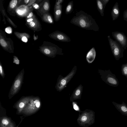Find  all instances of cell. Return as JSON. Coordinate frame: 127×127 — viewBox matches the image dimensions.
<instances>
[{
    "instance_id": "6da1fadb",
    "label": "cell",
    "mask_w": 127,
    "mask_h": 127,
    "mask_svg": "<svg viewBox=\"0 0 127 127\" xmlns=\"http://www.w3.org/2000/svg\"><path fill=\"white\" fill-rule=\"evenodd\" d=\"M70 22L83 29L95 32L99 30V28L95 20L91 15L82 10L76 13Z\"/></svg>"
},
{
    "instance_id": "7a4b0ae2",
    "label": "cell",
    "mask_w": 127,
    "mask_h": 127,
    "mask_svg": "<svg viewBox=\"0 0 127 127\" xmlns=\"http://www.w3.org/2000/svg\"><path fill=\"white\" fill-rule=\"evenodd\" d=\"M95 113L92 110L86 109L80 112L77 120L79 125L83 127H88L95 122Z\"/></svg>"
},
{
    "instance_id": "3957f363",
    "label": "cell",
    "mask_w": 127,
    "mask_h": 127,
    "mask_svg": "<svg viewBox=\"0 0 127 127\" xmlns=\"http://www.w3.org/2000/svg\"><path fill=\"white\" fill-rule=\"evenodd\" d=\"M107 38L112 54L115 60L118 61L123 57L124 50L118 41L113 40L110 35Z\"/></svg>"
},
{
    "instance_id": "277c9868",
    "label": "cell",
    "mask_w": 127,
    "mask_h": 127,
    "mask_svg": "<svg viewBox=\"0 0 127 127\" xmlns=\"http://www.w3.org/2000/svg\"><path fill=\"white\" fill-rule=\"evenodd\" d=\"M24 70L23 69L16 76L9 93L8 97L11 98L16 94L20 90L23 80Z\"/></svg>"
},
{
    "instance_id": "5b68a950",
    "label": "cell",
    "mask_w": 127,
    "mask_h": 127,
    "mask_svg": "<svg viewBox=\"0 0 127 127\" xmlns=\"http://www.w3.org/2000/svg\"><path fill=\"white\" fill-rule=\"evenodd\" d=\"M101 74L103 80L109 85L113 87H117L119 85V82L117 78L110 70L102 71Z\"/></svg>"
},
{
    "instance_id": "8992f818",
    "label": "cell",
    "mask_w": 127,
    "mask_h": 127,
    "mask_svg": "<svg viewBox=\"0 0 127 127\" xmlns=\"http://www.w3.org/2000/svg\"><path fill=\"white\" fill-rule=\"evenodd\" d=\"M40 98L38 97H33L29 103L24 109L25 112L32 113L37 110L41 106Z\"/></svg>"
},
{
    "instance_id": "52a82bcc",
    "label": "cell",
    "mask_w": 127,
    "mask_h": 127,
    "mask_svg": "<svg viewBox=\"0 0 127 127\" xmlns=\"http://www.w3.org/2000/svg\"><path fill=\"white\" fill-rule=\"evenodd\" d=\"M114 38L122 46L124 49L126 50L127 47V37L123 32L115 31L112 32Z\"/></svg>"
},
{
    "instance_id": "ba28073f",
    "label": "cell",
    "mask_w": 127,
    "mask_h": 127,
    "mask_svg": "<svg viewBox=\"0 0 127 127\" xmlns=\"http://www.w3.org/2000/svg\"><path fill=\"white\" fill-rule=\"evenodd\" d=\"M52 36L54 39L60 41L68 42L71 41L70 37L66 34L59 31L55 32Z\"/></svg>"
},
{
    "instance_id": "9c48e42d",
    "label": "cell",
    "mask_w": 127,
    "mask_h": 127,
    "mask_svg": "<svg viewBox=\"0 0 127 127\" xmlns=\"http://www.w3.org/2000/svg\"><path fill=\"white\" fill-rule=\"evenodd\" d=\"M32 96L24 97L21 98L16 103L15 106L20 112L24 109L29 103Z\"/></svg>"
},
{
    "instance_id": "30bf717a",
    "label": "cell",
    "mask_w": 127,
    "mask_h": 127,
    "mask_svg": "<svg viewBox=\"0 0 127 127\" xmlns=\"http://www.w3.org/2000/svg\"><path fill=\"white\" fill-rule=\"evenodd\" d=\"M112 103L122 115L127 116V105L123 101L121 104L114 101L112 102Z\"/></svg>"
},
{
    "instance_id": "8fae6325",
    "label": "cell",
    "mask_w": 127,
    "mask_h": 127,
    "mask_svg": "<svg viewBox=\"0 0 127 127\" xmlns=\"http://www.w3.org/2000/svg\"><path fill=\"white\" fill-rule=\"evenodd\" d=\"M120 14V10L119 7L118 3L116 2L113 7L111 11V16L113 21L117 19L119 16Z\"/></svg>"
},
{
    "instance_id": "7c38bea8",
    "label": "cell",
    "mask_w": 127,
    "mask_h": 127,
    "mask_svg": "<svg viewBox=\"0 0 127 127\" xmlns=\"http://www.w3.org/2000/svg\"><path fill=\"white\" fill-rule=\"evenodd\" d=\"M96 55V52L94 47L92 48L87 53L86 58L87 62L92 63L94 60Z\"/></svg>"
},
{
    "instance_id": "4fadbf2b",
    "label": "cell",
    "mask_w": 127,
    "mask_h": 127,
    "mask_svg": "<svg viewBox=\"0 0 127 127\" xmlns=\"http://www.w3.org/2000/svg\"><path fill=\"white\" fill-rule=\"evenodd\" d=\"M55 20L58 21L60 19L62 13V5H55Z\"/></svg>"
},
{
    "instance_id": "5bb4252c",
    "label": "cell",
    "mask_w": 127,
    "mask_h": 127,
    "mask_svg": "<svg viewBox=\"0 0 127 127\" xmlns=\"http://www.w3.org/2000/svg\"><path fill=\"white\" fill-rule=\"evenodd\" d=\"M97 8L98 10L102 16H104V9L103 4L100 0L96 1Z\"/></svg>"
},
{
    "instance_id": "9a60e30c",
    "label": "cell",
    "mask_w": 127,
    "mask_h": 127,
    "mask_svg": "<svg viewBox=\"0 0 127 127\" xmlns=\"http://www.w3.org/2000/svg\"><path fill=\"white\" fill-rule=\"evenodd\" d=\"M73 10V1H70L67 5L65 11V13L68 14L71 13Z\"/></svg>"
},
{
    "instance_id": "2e32d148",
    "label": "cell",
    "mask_w": 127,
    "mask_h": 127,
    "mask_svg": "<svg viewBox=\"0 0 127 127\" xmlns=\"http://www.w3.org/2000/svg\"><path fill=\"white\" fill-rule=\"evenodd\" d=\"M121 71L122 75L127 78V62L122 64L121 67Z\"/></svg>"
},
{
    "instance_id": "e0dca14e",
    "label": "cell",
    "mask_w": 127,
    "mask_h": 127,
    "mask_svg": "<svg viewBox=\"0 0 127 127\" xmlns=\"http://www.w3.org/2000/svg\"><path fill=\"white\" fill-rule=\"evenodd\" d=\"M17 3V0H12L10 2L9 6L12 8H14L16 6Z\"/></svg>"
},
{
    "instance_id": "ac0fdd59",
    "label": "cell",
    "mask_w": 127,
    "mask_h": 127,
    "mask_svg": "<svg viewBox=\"0 0 127 127\" xmlns=\"http://www.w3.org/2000/svg\"><path fill=\"white\" fill-rule=\"evenodd\" d=\"M0 74L1 77L4 78L5 74L3 69L2 64L0 62Z\"/></svg>"
},
{
    "instance_id": "d6986e66",
    "label": "cell",
    "mask_w": 127,
    "mask_h": 127,
    "mask_svg": "<svg viewBox=\"0 0 127 127\" xmlns=\"http://www.w3.org/2000/svg\"><path fill=\"white\" fill-rule=\"evenodd\" d=\"M44 53L47 55H53V56H54L52 52L50 49H49L48 48H46L44 49Z\"/></svg>"
},
{
    "instance_id": "ffe728a7",
    "label": "cell",
    "mask_w": 127,
    "mask_h": 127,
    "mask_svg": "<svg viewBox=\"0 0 127 127\" xmlns=\"http://www.w3.org/2000/svg\"><path fill=\"white\" fill-rule=\"evenodd\" d=\"M1 122L2 125H5V126L7 125L9 123V121L8 120V119L6 118H4L2 119Z\"/></svg>"
},
{
    "instance_id": "44dd1931",
    "label": "cell",
    "mask_w": 127,
    "mask_h": 127,
    "mask_svg": "<svg viewBox=\"0 0 127 127\" xmlns=\"http://www.w3.org/2000/svg\"><path fill=\"white\" fill-rule=\"evenodd\" d=\"M0 43L1 45L4 47H6L7 45V44L6 42L3 39H0Z\"/></svg>"
},
{
    "instance_id": "7402d4cb",
    "label": "cell",
    "mask_w": 127,
    "mask_h": 127,
    "mask_svg": "<svg viewBox=\"0 0 127 127\" xmlns=\"http://www.w3.org/2000/svg\"><path fill=\"white\" fill-rule=\"evenodd\" d=\"M123 17L124 19L127 22V8L124 12Z\"/></svg>"
},
{
    "instance_id": "603a6c76",
    "label": "cell",
    "mask_w": 127,
    "mask_h": 127,
    "mask_svg": "<svg viewBox=\"0 0 127 127\" xmlns=\"http://www.w3.org/2000/svg\"><path fill=\"white\" fill-rule=\"evenodd\" d=\"M102 2L104 9L106 4L109 1V0H100Z\"/></svg>"
},
{
    "instance_id": "cb8c5ba5",
    "label": "cell",
    "mask_w": 127,
    "mask_h": 127,
    "mask_svg": "<svg viewBox=\"0 0 127 127\" xmlns=\"http://www.w3.org/2000/svg\"><path fill=\"white\" fill-rule=\"evenodd\" d=\"M43 7L45 10H48L49 8V5L47 2H45L43 5Z\"/></svg>"
},
{
    "instance_id": "d4e9b609",
    "label": "cell",
    "mask_w": 127,
    "mask_h": 127,
    "mask_svg": "<svg viewBox=\"0 0 127 127\" xmlns=\"http://www.w3.org/2000/svg\"><path fill=\"white\" fill-rule=\"evenodd\" d=\"M5 32L8 33H12V30L11 28L10 27H7L5 29Z\"/></svg>"
},
{
    "instance_id": "484cf974",
    "label": "cell",
    "mask_w": 127,
    "mask_h": 127,
    "mask_svg": "<svg viewBox=\"0 0 127 127\" xmlns=\"http://www.w3.org/2000/svg\"><path fill=\"white\" fill-rule=\"evenodd\" d=\"M64 1V0H57L56 2L55 5L59 6L62 4Z\"/></svg>"
},
{
    "instance_id": "4316f807",
    "label": "cell",
    "mask_w": 127,
    "mask_h": 127,
    "mask_svg": "<svg viewBox=\"0 0 127 127\" xmlns=\"http://www.w3.org/2000/svg\"><path fill=\"white\" fill-rule=\"evenodd\" d=\"M73 104L74 109L77 111H79V109L78 106L74 102H73Z\"/></svg>"
},
{
    "instance_id": "83f0119b",
    "label": "cell",
    "mask_w": 127,
    "mask_h": 127,
    "mask_svg": "<svg viewBox=\"0 0 127 127\" xmlns=\"http://www.w3.org/2000/svg\"><path fill=\"white\" fill-rule=\"evenodd\" d=\"M47 19L49 23H53V20L51 17L49 15L47 17Z\"/></svg>"
},
{
    "instance_id": "f1b7e54d",
    "label": "cell",
    "mask_w": 127,
    "mask_h": 127,
    "mask_svg": "<svg viewBox=\"0 0 127 127\" xmlns=\"http://www.w3.org/2000/svg\"><path fill=\"white\" fill-rule=\"evenodd\" d=\"M32 6L34 8L36 9H38L39 8V7L38 5L36 3L33 4Z\"/></svg>"
},
{
    "instance_id": "f546056e",
    "label": "cell",
    "mask_w": 127,
    "mask_h": 127,
    "mask_svg": "<svg viewBox=\"0 0 127 127\" xmlns=\"http://www.w3.org/2000/svg\"><path fill=\"white\" fill-rule=\"evenodd\" d=\"M80 90L78 89L75 92V95L76 96H78L79 95L80 93Z\"/></svg>"
},
{
    "instance_id": "4dcf8cb0",
    "label": "cell",
    "mask_w": 127,
    "mask_h": 127,
    "mask_svg": "<svg viewBox=\"0 0 127 127\" xmlns=\"http://www.w3.org/2000/svg\"><path fill=\"white\" fill-rule=\"evenodd\" d=\"M22 40L24 42H27L28 40L27 38L25 36H23L22 38Z\"/></svg>"
},
{
    "instance_id": "1f68e13d",
    "label": "cell",
    "mask_w": 127,
    "mask_h": 127,
    "mask_svg": "<svg viewBox=\"0 0 127 127\" xmlns=\"http://www.w3.org/2000/svg\"><path fill=\"white\" fill-rule=\"evenodd\" d=\"M30 25L31 26L33 27L34 26L35 24L34 22L32 21L30 22Z\"/></svg>"
},
{
    "instance_id": "d6a6232c",
    "label": "cell",
    "mask_w": 127,
    "mask_h": 127,
    "mask_svg": "<svg viewBox=\"0 0 127 127\" xmlns=\"http://www.w3.org/2000/svg\"><path fill=\"white\" fill-rule=\"evenodd\" d=\"M33 15V13L32 12L30 13L29 15L27 16V18H30L32 17Z\"/></svg>"
},
{
    "instance_id": "836d02e7",
    "label": "cell",
    "mask_w": 127,
    "mask_h": 127,
    "mask_svg": "<svg viewBox=\"0 0 127 127\" xmlns=\"http://www.w3.org/2000/svg\"><path fill=\"white\" fill-rule=\"evenodd\" d=\"M33 19L32 18H31L27 20V22H30L32 21L33 20Z\"/></svg>"
},
{
    "instance_id": "e575fe53",
    "label": "cell",
    "mask_w": 127,
    "mask_h": 127,
    "mask_svg": "<svg viewBox=\"0 0 127 127\" xmlns=\"http://www.w3.org/2000/svg\"><path fill=\"white\" fill-rule=\"evenodd\" d=\"M24 1L25 3H28L30 0H24Z\"/></svg>"
},
{
    "instance_id": "d590c367",
    "label": "cell",
    "mask_w": 127,
    "mask_h": 127,
    "mask_svg": "<svg viewBox=\"0 0 127 127\" xmlns=\"http://www.w3.org/2000/svg\"></svg>"
}]
</instances>
